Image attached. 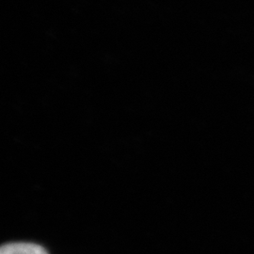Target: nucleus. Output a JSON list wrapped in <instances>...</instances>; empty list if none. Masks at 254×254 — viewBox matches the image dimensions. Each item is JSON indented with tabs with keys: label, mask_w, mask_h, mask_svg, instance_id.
<instances>
[{
	"label": "nucleus",
	"mask_w": 254,
	"mask_h": 254,
	"mask_svg": "<svg viewBox=\"0 0 254 254\" xmlns=\"http://www.w3.org/2000/svg\"><path fill=\"white\" fill-rule=\"evenodd\" d=\"M0 254H48L42 246L33 243L16 242L2 246Z\"/></svg>",
	"instance_id": "f257e3e1"
}]
</instances>
